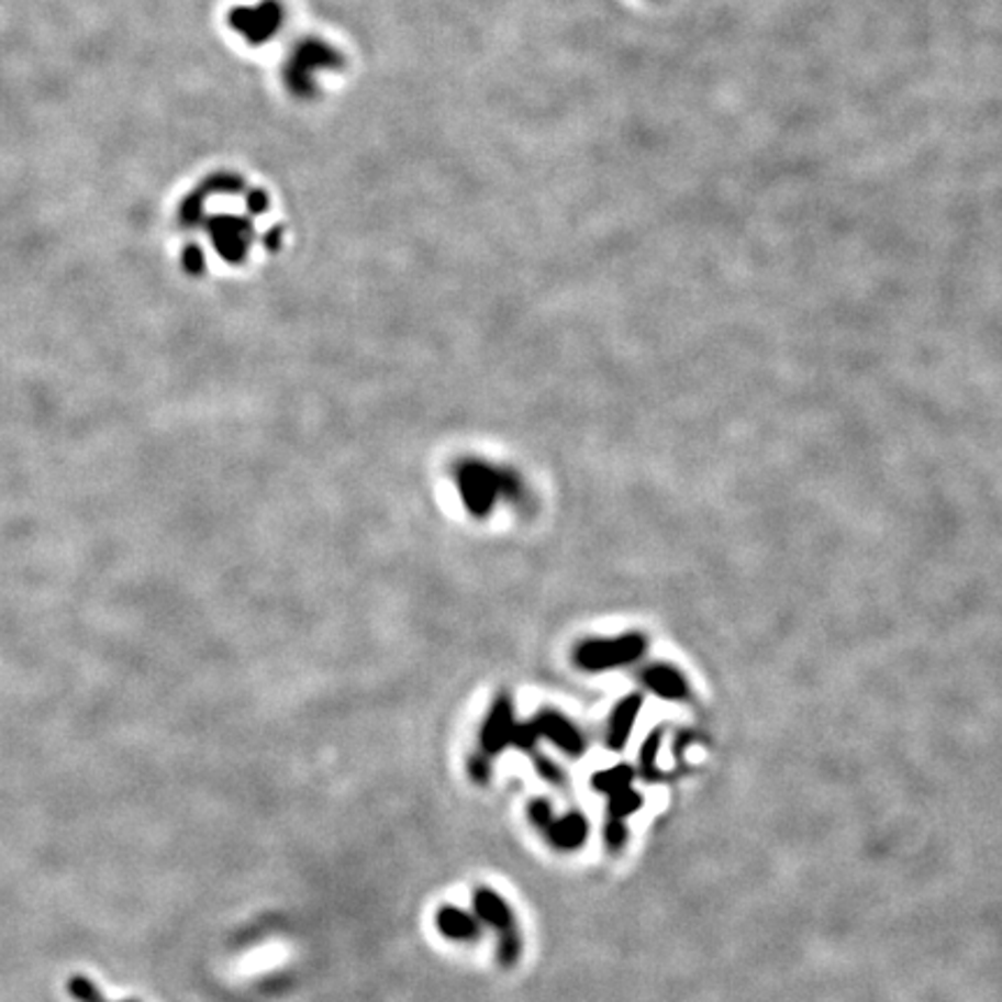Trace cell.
Here are the masks:
<instances>
[{
    "label": "cell",
    "mask_w": 1002,
    "mask_h": 1002,
    "mask_svg": "<svg viewBox=\"0 0 1002 1002\" xmlns=\"http://www.w3.org/2000/svg\"><path fill=\"white\" fill-rule=\"evenodd\" d=\"M645 650V638L641 634H624L620 638L588 641L576 650V664L582 671H609L624 664L636 661Z\"/></svg>",
    "instance_id": "obj_1"
},
{
    "label": "cell",
    "mask_w": 1002,
    "mask_h": 1002,
    "mask_svg": "<svg viewBox=\"0 0 1002 1002\" xmlns=\"http://www.w3.org/2000/svg\"><path fill=\"white\" fill-rule=\"evenodd\" d=\"M506 483L509 480L504 474L478 463H467L457 471L459 494H463L467 509L476 515H486L494 506L497 497L509 490Z\"/></svg>",
    "instance_id": "obj_2"
},
{
    "label": "cell",
    "mask_w": 1002,
    "mask_h": 1002,
    "mask_svg": "<svg viewBox=\"0 0 1002 1002\" xmlns=\"http://www.w3.org/2000/svg\"><path fill=\"white\" fill-rule=\"evenodd\" d=\"M513 726H515V720H513L511 699L499 697L486 717L483 728H480V749H483V755L492 757V755H499L501 749H506L511 745Z\"/></svg>",
    "instance_id": "obj_3"
},
{
    "label": "cell",
    "mask_w": 1002,
    "mask_h": 1002,
    "mask_svg": "<svg viewBox=\"0 0 1002 1002\" xmlns=\"http://www.w3.org/2000/svg\"><path fill=\"white\" fill-rule=\"evenodd\" d=\"M534 726L538 731V736L548 738L553 745H557L561 752H567L569 757H580L584 752V738L567 717L553 713V710H546L534 720Z\"/></svg>",
    "instance_id": "obj_4"
},
{
    "label": "cell",
    "mask_w": 1002,
    "mask_h": 1002,
    "mask_svg": "<svg viewBox=\"0 0 1002 1002\" xmlns=\"http://www.w3.org/2000/svg\"><path fill=\"white\" fill-rule=\"evenodd\" d=\"M474 910H476V916L480 918V922L488 924L490 928H494L497 935L506 933L511 928H517L509 903L499 893L488 889V887L476 889V893H474Z\"/></svg>",
    "instance_id": "obj_5"
},
{
    "label": "cell",
    "mask_w": 1002,
    "mask_h": 1002,
    "mask_svg": "<svg viewBox=\"0 0 1002 1002\" xmlns=\"http://www.w3.org/2000/svg\"><path fill=\"white\" fill-rule=\"evenodd\" d=\"M641 708H643V699L638 694L626 697L615 705L611 722H609V734H605V745H609V749L622 752L626 747L632 731H634V724L641 715Z\"/></svg>",
    "instance_id": "obj_6"
},
{
    "label": "cell",
    "mask_w": 1002,
    "mask_h": 1002,
    "mask_svg": "<svg viewBox=\"0 0 1002 1002\" xmlns=\"http://www.w3.org/2000/svg\"><path fill=\"white\" fill-rule=\"evenodd\" d=\"M588 833H590L588 820H584L580 812H567L559 820L555 817L550 822V826L546 828L548 843L561 851H571V849L582 847V843L588 840Z\"/></svg>",
    "instance_id": "obj_7"
},
{
    "label": "cell",
    "mask_w": 1002,
    "mask_h": 1002,
    "mask_svg": "<svg viewBox=\"0 0 1002 1002\" xmlns=\"http://www.w3.org/2000/svg\"><path fill=\"white\" fill-rule=\"evenodd\" d=\"M643 682L653 694H657L659 699H666V701H680L689 694V684H687L684 676L678 671V668L666 666V664H655L650 668H645Z\"/></svg>",
    "instance_id": "obj_8"
},
{
    "label": "cell",
    "mask_w": 1002,
    "mask_h": 1002,
    "mask_svg": "<svg viewBox=\"0 0 1002 1002\" xmlns=\"http://www.w3.org/2000/svg\"><path fill=\"white\" fill-rule=\"evenodd\" d=\"M436 928L444 937L455 939V943H471V939H476L480 935V926L476 922V916L455 905L438 908Z\"/></svg>",
    "instance_id": "obj_9"
},
{
    "label": "cell",
    "mask_w": 1002,
    "mask_h": 1002,
    "mask_svg": "<svg viewBox=\"0 0 1002 1002\" xmlns=\"http://www.w3.org/2000/svg\"><path fill=\"white\" fill-rule=\"evenodd\" d=\"M632 784H634V768L624 766V764L599 770L592 776V787L597 791L605 793V797H613V793H617L622 789H630Z\"/></svg>",
    "instance_id": "obj_10"
},
{
    "label": "cell",
    "mask_w": 1002,
    "mask_h": 1002,
    "mask_svg": "<svg viewBox=\"0 0 1002 1002\" xmlns=\"http://www.w3.org/2000/svg\"><path fill=\"white\" fill-rule=\"evenodd\" d=\"M641 805H643V797L634 787L622 789V791L613 793V797H609V817L624 820V817H630V814H634L636 810H641Z\"/></svg>",
    "instance_id": "obj_11"
},
{
    "label": "cell",
    "mask_w": 1002,
    "mask_h": 1002,
    "mask_svg": "<svg viewBox=\"0 0 1002 1002\" xmlns=\"http://www.w3.org/2000/svg\"><path fill=\"white\" fill-rule=\"evenodd\" d=\"M520 954H522V937H520L517 928H511L506 933L497 935V958L501 966L504 968L515 966Z\"/></svg>",
    "instance_id": "obj_12"
},
{
    "label": "cell",
    "mask_w": 1002,
    "mask_h": 1002,
    "mask_svg": "<svg viewBox=\"0 0 1002 1002\" xmlns=\"http://www.w3.org/2000/svg\"><path fill=\"white\" fill-rule=\"evenodd\" d=\"M659 747H661V731L657 728V731H653L650 736L645 738V743L641 747V770H643V776L647 780H653V782L659 776V772H657V752H659Z\"/></svg>",
    "instance_id": "obj_13"
},
{
    "label": "cell",
    "mask_w": 1002,
    "mask_h": 1002,
    "mask_svg": "<svg viewBox=\"0 0 1002 1002\" xmlns=\"http://www.w3.org/2000/svg\"><path fill=\"white\" fill-rule=\"evenodd\" d=\"M68 991L73 993V998H77L79 1002H110V1000H104L102 993L91 984L89 979H84V977H73L68 981ZM125 1002H131V1000H125Z\"/></svg>",
    "instance_id": "obj_14"
},
{
    "label": "cell",
    "mask_w": 1002,
    "mask_h": 1002,
    "mask_svg": "<svg viewBox=\"0 0 1002 1002\" xmlns=\"http://www.w3.org/2000/svg\"><path fill=\"white\" fill-rule=\"evenodd\" d=\"M527 817H530L532 826L546 831L550 826V822L555 820V812H553V805L546 799H534L527 805Z\"/></svg>",
    "instance_id": "obj_15"
},
{
    "label": "cell",
    "mask_w": 1002,
    "mask_h": 1002,
    "mask_svg": "<svg viewBox=\"0 0 1002 1002\" xmlns=\"http://www.w3.org/2000/svg\"><path fill=\"white\" fill-rule=\"evenodd\" d=\"M626 838H630V831H626L624 826V820H609V824H605V831H603V840L605 845H609V849H622Z\"/></svg>",
    "instance_id": "obj_16"
},
{
    "label": "cell",
    "mask_w": 1002,
    "mask_h": 1002,
    "mask_svg": "<svg viewBox=\"0 0 1002 1002\" xmlns=\"http://www.w3.org/2000/svg\"><path fill=\"white\" fill-rule=\"evenodd\" d=\"M538 731L532 724H515L513 726V734H511V747H520V749H532L534 743L538 741Z\"/></svg>",
    "instance_id": "obj_17"
},
{
    "label": "cell",
    "mask_w": 1002,
    "mask_h": 1002,
    "mask_svg": "<svg viewBox=\"0 0 1002 1002\" xmlns=\"http://www.w3.org/2000/svg\"><path fill=\"white\" fill-rule=\"evenodd\" d=\"M469 776L476 784H488L490 782V759L488 755H476L469 761Z\"/></svg>",
    "instance_id": "obj_18"
},
{
    "label": "cell",
    "mask_w": 1002,
    "mask_h": 1002,
    "mask_svg": "<svg viewBox=\"0 0 1002 1002\" xmlns=\"http://www.w3.org/2000/svg\"><path fill=\"white\" fill-rule=\"evenodd\" d=\"M536 770H538L541 776L546 778L548 782H561V780H564L561 770H559L555 764H550L548 759H538V761H536Z\"/></svg>",
    "instance_id": "obj_19"
}]
</instances>
